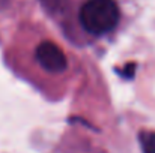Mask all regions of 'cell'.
<instances>
[{"instance_id": "1", "label": "cell", "mask_w": 155, "mask_h": 153, "mask_svg": "<svg viewBox=\"0 0 155 153\" xmlns=\"http://www.w3.org/2000/svg\"><path fill=\"white\" fill-rule=\"evenodd\" d=\"M120 8L116 0H86L78 9V26L87 39H100L117 29Z\"/></svg>"}]
</instances>
